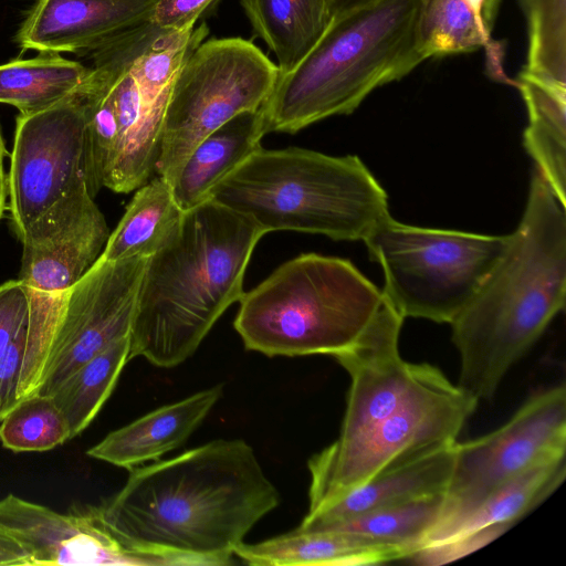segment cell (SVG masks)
<instances>
[{
	"label": "cell",
	"instance_id": "17",
	"mask_svg": "<svg viewBox=\"0 0 566 566\" xmlns=\"http://www.w3.org/2000/svg\"><path fill=\"white\" fill-rule=\"evenodd\" d=\"M455 443L438 447L384 469L334 503L306 514L297 528L318 531L365 512L444 494L453 470Z\"/></svg>",
	"mask_w": 566,
	"mask_h": 566
},
{
	"label": "cell",
	"instance_id": "35",
	"mask_svg": "<svg viewBox=\"0 0 566 566\" xmlns=\"http://www.w3.org/2000/svg\"><path fill=\"white\" fill-rule=\"evenodd\" d=\"M217 0H158L150 22L160 29L193 27L198 18Z\"/></svg>",
	"mask_w": 566,
	"mask_h": 566
},
{
	"label": "cell",
	"instance_id": "34",
	"mask_svg": "<svg viewBox=\"0 0 566 566\" xmlns=\"http://www.w3.org/2000/svg\"><path fill=\"white\" fill-rule=\"evenodd\" d=\"M27 333L28 319L0 359V420L19 401L18 386L25 352Z\"/></svg>",
	"mask_w": 566,
	"mask_h": 566
},
{
	"label": "cell",
	"instance_id": "38",
	"mask_svg": "<svg viewBox=\"0 0 566 566\" xmlns=\"http://www.w3.org/2000/svg\"><path fill=\"white\" fill-rule=\"evenodd\" d=\"M368 1H370V0H334L333 15L334 17L338 15L347 10H350V9L358 7L363 3H366Z\"/></svg>",
	"mask_w": 566,
	"mask_h": 566
},
{
	"label": "cell",
	"instance_id": "10",
	"mask_svg": "<svg viewBox=\"0 0 566 566\" xmlns=\"http://www.w3.org/2000/svg\"><path fill=\"white\" fill-rule=\"evenodd\" d=\"M565 451L564 385L532 396L493 432L475 440L457 442L441 516L422 547L471 513L500 486L539 462L564 457Z\"/></svg>",
	"mask_w": 566,
	"mask_h": 566
},
{
	"label": "cell",
	"instance_id": "2",
	"mask_svg": "<svg viewBox=\"0 0 566 566\" xmlns=\"http://www.w3.org/2000/svg\"><path fill=\"white\" fill-rule=\"evenodd\" d=\"M402 322L387 300L359 342L334 357L350 386L338 438L308 460L307 514L390 465L457 442L478 406L439 368L400 356Z\"/></svg>",
	"mask_w": 566,
	"mask_h": 566
},
{
	"label": "cell",
	"instance_id": "39",
	"mask_svg": "<svg viewBox=\"0 0 566 566\" xmlns=\"http://www.w3.org/2000/svg\"><path fill=\"white\" fill-rule=\"evenodd\" d=\"M520 4H522L523 0H518Z\"/></svg>",
	"mask_w": 566,
	"mask_h": 566
},
{
	"label": "cell",
	"instance_id": "7",
	"mask_svg": "<svg viewBox=\"0 0 566 566\" xmlns=\"http://www.w3.org/2000/svg\"><path fill=\"white\" fill-rule=\"evenodd\" d=\"M386 302L350 261L304 253L243 293L233 326L248 350L269 357H335L359 342Z\"/></svg>",
	"mask_w": 566,
	"mask_h": 566
},
{
	"label": "cell",
	"instance_id": "36",
	"mask_svg": "<svg viewBox=\"0 0 566 566\" xmlns=\"http://www.w3.org/2000/svg\"><path fill=\"white\" fill-rule=\"evenodd\" d=\"M0 565L31 566L27 552L2 526H0Z\"/></svg>",
	"mask_w": 566,
	"mask_h": 566
},
{
	"label": "cell",
	"instance_id": "12",
	"mask_svg": "<svg viewBox=\"0 0 566 566\" xmlns=\"http://www.w3.org/2000/svg\"><path fill=\"white\" fill-rule=\"evenodd\" d=\"M150 256L98 258L66 293L34 394L51 396L76 369L130 335Z\"/></svg>",
	"mask_w": 566,
	"mask_h": 566
},
{
	"label": "cell",
	"instance_id": "32",
	"mask_svg": "<svg viewBox=\"0 0 566 566\" xmlns=\"http://www.w3.org/2000/svg\"><path fill=\"white\" fill-rule=\"evenodd\" d=\"M511 527L509 524L491 525L439 544L423 547L410 558L421 565L447 564L482 548Z\"/></svg>",
	"mask_w": 566,
	"mask_h": 566
},
{
	"label": "cell",
	"instance_id": "28",
	"mask_svg": "<svg viewBox=\"0 0 566 566\" xmlns=\"http://www.w3.org/2000/svg\"><path fill=\"white\" fill-rule=\"evenodd\" d=\"M130 337L124 336L70 375L51 395L65 417L71 439L82 433L114 390L129 361Z\"/></svg>",
	"mask_w": 566,
	"mask_h": 566
},
{
	"label": "cell",
	"instance_id": "33",
	"mask_svg": "<svg viewBox=\"0 0 566 566\" xmlns=\"http://www.w3.org/2000/svg\"><path fill=\"white\" fill-rule=\"evenodd\" d=\"M30 292L19 280L0 285V359L28 319Z\"/></svg>",
	"mask_w": 566,
	"mask_h": 566
},
{
	"label": "cell",
	"instance_id": "25",
	"mask_svg": "<svg viewBox=\"0 0 566 566\" xmlns=\"http://www.w3.org/2000/svg\"><path fill=\"white\" fill-rule=\"evenodd\" d=\"M209 30L205 23L185 29H160L148 21L130 63L148 115L161 124L172 82Z\"/></svg>",
	"mask_w": 566,
	"mask_h": 566
},
{
	"label": "cell",
	"instance_id": "37",
	"mask_svg": "<svg viewBox=\"0 0 566 566\" xmlns=\"http://www.w3.org/2000/svg\"><path fill=\"white\" fill-rule=\"evenodd\" d=\"M9 155L0 126V220L3 217V212L7 209V200L9 197V181L8 175L4 171V158Z\"/></svg>",
	"mask_w": 566,
	"mask_h": 566
},
{
	"label": "cell",
	"instance_id": "1",
	"mask_svg": "<svg viewBox=\"0 0 566 566\" xmlns=\"http://www.w3.org/2000/svg\"><path fill=\"white\" fill-rule=\"evenodd\" d=\"M129 471L116 494L84 510L128 565H228L281 501L242 439L213 440Z\"/></svg>",
	"mask_w": 566,
	"mask_h": 566
},
{
	"label": "cell",
	"instance_id": "31",
	"mask_svg": "<svg viewBox=\"0 0 566 566\" xmlns=\"http://www.w3.org/2000/svg\"><path fill=\"white\" fill-rule=\"evenodd\" d=\"M69 439L67 421L51 396L23 398L0 420V441L13 452L49 451Z\"/></svg>",
	"mask_w": 566,
	"mask_h": 566
},
{
	"label": "cell",
	"instance_id": "23",
	"mask_svg": "<svg viewBox=\"0 0 566 566\" xmlns=\"http://www.w3.org/2000/svg\"><path fill=\"white\" fill-rule=\"evenodd\" d=\"M184 213L170 185L156 175L136 189L99 258L117 261L151 256L176 237Z\"/></svg>",
	"mask_w": 566,
	"mask_h": 566
},
{
	"label": "cell",
	"instance_id": "6",
	"mask_svg": "<svg viewBox=\"0 0 566 566\" xmlns=\"http://www.w3.org/2000/svg\"><path fill=\"white\" fill-rule=\"evenodd\" d=\"M209 199L265 234L297 231L336 241L365 240L389 213L388 197L355 155L262 146L222 178Z\"/></svg>",
	"mask_w": 566,
	"mask_h": 566
},
{
	"label": "cell",
	"instance_id": "8",
	"mask_svg": "<svg viewBox=\"0 0 566 566\" xmlns=\"http://www.w3.org/2000/svg\"><path fill=\"white\" fill-rule=\"evenodd\" d=\"M510 234L405 224L389 216L365 240L385 275L382 293L405 317L451 324L502 256Z\"/></svg>",
	"mask_w": 566,
	"mask_h": 566
},
{
	"label": "cell",
	"instance_id": "13",
	"mask_svg": "<svg viewBox=\"0 0 566 566\" xmlns=\"http://www.w3.org/2000/svg\"><path fill=\"white\" fill-rule=\"evenodd\" d=\"M109 234L87 191L66 197L18 235L22 243L18 280L44 293L64 292L96 262Z\"/></svg>",
	"mask_w": 566,
	"mask_h": 566
},
{
	"label": "cell",
	"instance_id": "14",
	"mask_svg": "<svg viewBox=\"0 0 566 566\" xmlns=\"http://www.w3.org/2000/svg\"><path fill=\"white\" fill-rule=\"evenodd\" d=\"M146 23L88 52L94 61L92 69L105 83L116 115L117 145L104 187L117 193L138 189L156 174L161 124L146 112L129 69Z\"/></svg>",
	"mask_w": 566,
	"mask_h": 566
},
{
	"label": "cell",
	"instance_id": "18",
	"mask_svg": "<svg viewBox=\"0 0 566 566\" xmlns=\"http://www.w3.org/2000/svg\"><path fill=\"white\" fill-rule=\"evenodd\" d=\"M223 394V385L195 392L161 406L108 433L87 450V454L116 467L132 470L157 461L190 438Z\"/></svg>",
	"mask_w": 566,
	"mask_h": 566
},
{
	"label": "cell",
	"instance_id": "26",
	"mask_svg": "<svg viewBox=\"0 0 566 566\" xmlns=\"http://www.w3.org/2000/svg\"><path fill=\"white\" fill-rule=\"evenodd\" d=\"M565 473V455L528 468L495 490L476 509L446 528L424 547L491 525L509 524L513 526L562 484Z\"/></svg>",
	"mask_w": 566,
	"mask_h": 566
},
{
	"label": "cell",
	"instance_id": "21",
	"mask_svg": "<svg viewBox=\"0 0 566 566\" xmlns=\"http://www.w3.org/2000/svg\"><path fill=\"white\" fill-rule=\"evenodd\" d=\"M259 38L275 55L280 75L294 70L333 20L334 0H240Z\"/></svg>",
	"mask_w": 566,
	"mask_h": 566
},
{
	"label": "cell",
	"instance_id": "5",
	"mask_svg": "<svg viewBox=\"0 0 566 566\" xmlns=\"http://www.w3.org/2000/svg\"><path fill=\"white\" fill-rule=\"evenodd\" d=\"M419 0H370L335 15L262 105L266 132L295 134L350 114L376 88L423 62L417 48Z\"/></svg>",
	"mask_w": 566,
	"mask_h": 566
},
{
	"label": "cell",
	"instance_id": "4",
	"mask_svg": "<svg viewBox=\"0 0 566 566\" xmlns=\"http://www.w3.org/2000/svg\"><path fill=\"white\" fill-rule=\"evenodd\" d=\"M264 234L245 216L210 199L185 211L176 237L146 264L129 360L143 357L171 368L191 357L242 297L248 263Z\"/></svg>",
	"mask_w": 566,
	"mask_h": 566
},
{
	"label": "cell",
	"instance_id": "27",
	"mask_svg": "<svg viewBox=\"0 0 566 566\" xmlns=\"http://www.w3.org/2000/svg\"><path fill=\"white\" fill-rule=\"evenodd\" d=\"M91 72L55 52L10 61L0 65V103L23 115L43 111L76 92Z\"/></svg>",
	"mask_w": 566,
	"mask_h": 566
},
{
	"label": "cell",
	"instance_id": "24",
	"mask_svg": "<svg viewBox=\"0 0 566 566\" xmlns=\"http://www.w3.org/2000/svg\"><path fill=\"white\" fill-rule=\"evenodd\" d=\"M527 108L523 144L549 188L566 207V88L518 75Z\"/></svg>",
	"mask_w": 566,
	"mask_h": 566
},
{
	"label": "cell",
	"instance_id": "15",
	"mask_svg": "<svg viewBox=\"0 0 566 566\" xmlns=\"http://www.w3.org/2000/svg\"><path fill=\"white\" fill-rule=\"evenodd\" d=\"M158 0H38L17 34L23 50L88 53L150 20Z\"/></svg>",
	"mask_w": 566,
	"mask_h": 566
},
{
	"label": "cell",
	"instance_id": "3",
	"mask_svg": "<svg viewBox=\"0 0 566 566\" xmlns=\"http://www.w3.org/2000/svg\"><path fill=\"white\" fill-rule=\"evenodd\" d=\"M535 167L524 213L502 256L451 323L458 386L491 399L566 301V214Z\"/></svg>",
	"mask_w": 566,
	"mask_h": 566
},
{
	"label": "cell",
	"instance_id": "19",
	"mask_svg": "<svg viewBox=\"0 0 566 566\" xmlns=\"http://www.w3.org/2000/svg\"><path fill=\"white\" fill-rule=\"evenodd\" d=\"M405 547L337 530L302 531L254 543L242 542L234 556L254 566L370 565L409 558Z\"/></svg>",
	"mask_w": 566,
	"mask_h": 566
},
{
	"label": "cell",
	"instance_id": "29",
	"mask_svg": "<svg viewBox=\"0 0 566 566\" xmlns=\"http://www.w3.org/2000/svg\"><path fill=\"white\" fill-rule=\"evenodd\" d=\"M443 500L444 494L426 496L365 512L323 530L355 533L398 545L408 549L411 557L438 524Z\"/></svg>",
	"mask_w": 566,
	"mask_h": 566
},
{
	"label": "cell",
	"instance_id": "30",
	"mask_svg": "<svg viewBox=\"0 0 566 566\" xmlns=\"http://www.w3.org/2000/svg\"><path fill=\"white\" fill-rule=\"evenodd\" d=\"M528 50L521 76L566 88V0H523Z\"/></svg>",
	"mask_w": 566,
	"mask_h": 566
},
{
	"label": "cell",
	"instance_id": "11",
	"mask_svg": "<svg viewBox=\"0 0 566 566\" xmlns=\"http://www.w3.org/2000/svg\"><path fill=\"white\" fill-rule=\"evenodd\" d=\"M81 86L43 111L17 117L8 175L17 237L62 199L85 191L94 198L99 191Z\"/></svg>",
	"mask_w": 566,
	"mask_h": 566
},
{
	"label": "cell",
	"instance_id": "16",
	"mask_svg": "<svg viewBox=\"0 0 566 566\" xmlns=\"http://www.w3.org/2000/svg\"><path fill=\"white\" fill-rule=\"evenodd\" d=\"M0 526L23 547L31 565L128 564L85 511L61 514L8 494L0 500Z\"/></svg>",
	"mask_w": 566,
	"mask_h": 566
},
{
	"label": "cell",
	"instance_id": "9",
	"mask_svg": "<svg viewBox=\"0 0 566 566\" xmlns=\"http://www.w3.org/2000/svg\"><path fill=\"white\" fill-rule=\"evenodd\" d=\"M279 76L277 65L249 40L202 41L172 82L156 175L170 185L195 146L235 115L262 107Z\"/></svg>",
	"mask_w": 566,
	"mask_h": 566
},
{
	"label": "cell",
	"instance_id": "20",
	"mask_svg": "<svg viewBox=\"0 0 566 566\" xmlns=\"http://www.w3.org/2000/svg\"><path fill=\"white\" fill-rule=\"evenodd\" d=\"M268 134L262 107L242 112L201 139L170 184L184 210L209 199L212 188L261 147Z\"/></svg>",
	"mask_w": 566,
	"mask_h": 566
},
{
	"label": "cell",
	"instance_id": "22",
	"mask_svg": "<svg viewBox=\"0 0 566 566\" xmlns=\"http://www.w3.org/2000/svg\"><path fill=\"white\" fill-rule=\"evenodd\" d=\"M501 0H419L416 36L423 61L489 49Z\"/></svg>",
	"mask_w": 566,
	"mask_h": 566
}]
</instances>
